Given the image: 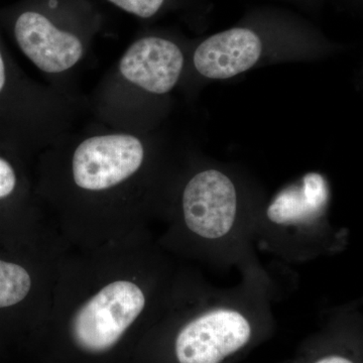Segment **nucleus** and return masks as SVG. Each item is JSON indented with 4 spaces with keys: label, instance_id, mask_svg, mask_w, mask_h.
<instances>
[{
    "label": "nucleus",
    "instance_id": "1",
    "mask_svg": "<svg viewBox=\"0 0 363 363\" xmlns=\"http://www.w3.org/2000/svg\"><path fill=\"white\" fill-rule=\"evenodd\" d=\"M104 23L94 0H18L0 7L6 38L66 92L62 79L84 61Z\"/></svg>",
    "mask_w": 363,
    "mask_h": 363
},
{
    "label": "nucleus",
    "instance_id": "2",
    "mask_svg": "<svg viewBox=\"0 0 363 363\" xmlns=\"http://www.w3.org/2000/svg\"><path fill=\"white\" fill-rule=\"evenodd\" d=\"M84 105L73 92L30 77L0 26V133L26 152L45 149L75 128Z\"/></svg>",
    "mask_w": 363,
    "mask_h": 363
},
{
    "label": "nucleus",
    "instance_id": "3",
    "mask_svg": "<svg viewBox=\"0 0 363 363\" xmlns=\"http://www.w3.org/2000/svg\"><path fill=\"white\" fill-rule=\"evenodd\" d=\"M51 145L64 155L72 187L86 195H111L125 187L142 173L149 155L135 131L98 121L74 128Z\"/></svg>",
    "mask_w": 363,
    "mask_h": 363
},
{
    "label": "nucleus",
    "instance_id": "4",
    "mask_svg": "<svg viewBox=\"0 0 363 363\" xmlns=\"http://www.w3.org/2000/svg\"><path fill=\"white\" fill-rule=\"evenodd\" d=\"M184 66L164 48L143 38L128 45L105 74L89 102L98 123L130 130L136 99L164 96L180 81Z\"/></svg>",
    "mask_w": 363,
    "mask_h": 363
},
{
    "label": "nucleus",
    "instance_id": "5",
    "mask_svg": "<svg viewBox=\"0 0 363 363\" xmlns=\"http://www.w3.org/2000/svg\"><path fill=\"white\" fill-rule=\"evenodd\" d=\"M262 333L257 320L245 310L208 308L179 329L174 357L177 363H230L255 346Z\"/></svg>",
    "mask_w": 363,
    "mask_h": 363
},
{
    "label": "nucleus",
    "instance_id": "6",
    "mask_svg": "<svg viewBox=\"0 0 363 363\" xmlns=\"http://www.w3.org/2000/svg\"><path fill=\"white\" fill-rule=\"evenodd\" d=\"M147 306L140 286L121 279L106 285L74 314L70 334L79 350L99 354L111 350Z\"/></svg>",
    "mask_w": 363,
    "mask_h": 363
},
{
    "label": "nucleus",
    "instance_id": "7",
    "mask_svg": "<svg viewBox=\"0 0 363 363\" xmlns=\"http://www.w3.org/2000/svg\"><path fill=\"white\" fill-rule=\"evenodd\" d=\"M184 223L202 242H225L238 230V194L219 169H203L186 184L181 197Z\"/></svg>",
    "mask_w": 363,
    "mask_h": 363
},
{
    "label": "nucleus",
    "instance_id": "8",
    "mask_svg": "<svg viewBox=\"0 0 363 363\" xmlns=\"http://www.w3.org/2000/svg\"><path fill=\"white\" fill-rule=\"evenodd\" d=\"M330 190L319 173H308L284 188L267 208L269 226L279 231H307L316 228L327 214Z\"/></svg>",
    "mask_w": 363,
    "mask_h": 363
},
{
    "label": "nucleus",
    "instance_id": "9",
    "mask_svg": "<svg viewBox=\"0 0 363 363\" xmlns=\"http://www.w3.org/2000/svg\"><path fill=\"white\" fill-rule=\"evenodd\" d=\"M262 52V40L257 33L235 28L202 42L195 50L193 62L203 77L225 80L252 69Z\"/></svg>",
    "mask_w": 363,
    "mask_h": 363
},
{
    "label": "nucleus",
    "instance_id": "10",
    "mask_svg": "<svg viewBox=\"0 0 363 363\" xmlns=\"http://www.w3.org/2000/svg\"><path fill=\"white\" fill-rule=\"evenodd\" d=\"M26 150L0 133V215L20 203L23 197V175L20 156Z\"/></svg>",
    "mask_w": 363,
    "mask_h": 363
},
{
    "label": "nucleus",
    "instance_id": "11",
    "mask_svg": "<svg viewBox=\"0 0 363 363\" xmlns=\"http://www.w3.org/2000/svg\"><path fill=\"white\" fill-rule=\"evenodd\" d=\"M33 281L25 267L0 257V311L20 305L32 289Z\"/></svg>",
    "mask_w": 363,
    "mask_h": 363
},
{
    "label": "nucleus",
    "instance_id": "12",
    "mask_svg": "<svg viewBox=\"0 0 363 363\" xmlns=\"http://www.w3.org/2000/svg\"><path fill=\"white\" fill-rule=\"evenodd\" d=\"M298 363H362L358 348L350 343L322 344Z\"/></svg>",
    "mask_w": 363,
    "mask_h": 363
},
{
    "label": "nucleus",
    "instance_id": "13",
    "mask_svg": "<svg viewBox=\"0 0 363 363\" xmlns=\"http://www.w3.org/2000/svg\"><path fill=\"white\" fill-rule=\"evenodd\" d=\"M123 13L143 20L156 16L166 6L168 0H104Z\"/></svg>",
    "mask_w": 363,
    "mask_h": 363
}]
</instances>
